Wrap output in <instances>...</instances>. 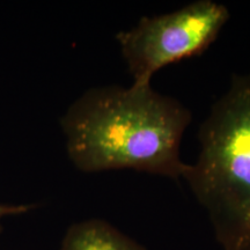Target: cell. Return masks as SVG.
<instances>
[{
  "label": "cell",
  "instance_id": "6da1fadb",
  "mask_svg": "<svg viewBox=\"0 0 250 250\" xmlns=\"http://www.w3.org/2000/svg\"><path fill=\"white\" fill-rule=\"evenodd\" d=\"M192 121L182 102L151 85H111L86 90L61 124L66 151L85 173L132 169L182 179L181 143Z\"/></svg>",
  "mask_w": 250,
  "mask_h": 250
},
{
  "label": "cell",
  "instance_id": "7a4b0ae2",
  "mask_svg": "<svg viewBox=\"0 0 250 250\" xmlns=\"http://www.w3.org/2000/svg\"><path fill=\"white\" fill-rule=\"evenodd\" d=\"M198 158L182 179L224 250H250V71L234 74L198 130Z\"/></svg>",
  "mask_w": 250,
  "mask_h": 250
},
{
  "label": "cell",
  "instance_id": "3957f363",
  "mask_svg": "<svg viewBox=\"0 0 250 250\" xmlns=\"http://www.w3.org/2000/svg\"><path fill=\"white\" fill-rule=\"evenodd\" d=\"M230 18L228 8L213 0H196L180 9L144 17L116 35L132 85H151L161 68L202 55L215 42Z\"/></svg>",
  "mask_w": 250,
  "mask_h": 250
},
{
  "label": "cell",
  "instance_id": "277c9868",
  "mask_svg": "<svg viewBox=\"0 0 250 250\" xmlns=\"http://www.w3.org/2000/svg\"><path fill=\"white\" fill-rule=\"evenodd\" d=\"M61 250H147L102 219H88L68 228Z\"/></svg>",
  "mask_w": 250,
  "mask_h": 250
},
{
  "label": "cell",
  "instance_id": "5b68a950",
  "mask_svg": "<svg viewBox=\"0 0 250 250\" xmlns=\"http://www.w3.org/2000/svg\"><path fill=\"white\" fill-rule=\"evenodd\" d=\"M33 205H2L0 204V220L2 217L8 214H19L29 211ZM0 232H1V224H0Z\"/></svg>",
  "mask_w": 250,
  "mask_h": 250
}]
</instances>
